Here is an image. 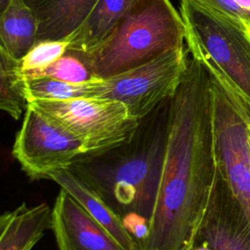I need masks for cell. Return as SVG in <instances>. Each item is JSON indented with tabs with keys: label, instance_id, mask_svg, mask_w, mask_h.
Masks as SVG:
<instances>
[{
	"label": "cell",
	"instance_id": "1",
	"mask_svg": "<svg viewBox=\"0 0 250 250\" xmlns=\"http://www.w3.org/2000/svg\"><path fill=\"white\" fill-rule=\"evenodd\" d=\"M217 177L212 80L188 57L170 98L163 174L142 250H188L205 215Z\"/></svg>",
	"mask_w": 250,
	"mask_h": 250
},
{
	"label": "cell",
	"instance_id": "2",
	"mask_svg": "<svg viewBox=\"0 0 250 250\" xmlns=\"http://www.w3.org/2000/svg\"><path fill=\"white\" fill-rule=\"evenodd\" d=\"M170 98L140 119L128 140L82 154L69 167L121 218L136 212L151 221L163 174Z\"/></svg>",
	"mask_w": 250,
	"mask_h": 250
},
{
	"label": "cell",
	"instance_id": "3",
	"mask_svg": "<svg viewBox=\"0 0 250 250\" xmlns=\"http://www.w3.org/2000/svg\"><path fill=\"white\" fill-rule=\"evenodd\" d=\"M185 41V22L170 0H138L104 41L78 53L97 78L105 79L184 47Z\"/></svg>",
	"mask_w": 250,
	"mask_h": 250
},
{
	"label": "cell",
	"instance_id": "4",
	"mask_svg": "<svg viewBox=\"0 0 250 250\" xmlns=\"http://www.w3.org/2000/svg\"><path fill=\"white\" fill-rule=\"evenodd\" d=\"M188 53L250 115V22L181 0Z\"/></svg>",
	"mask_w": 250,
	"mask_h": 250
},
{
	"label": "cell",
	"instance_id": "5",
	"mask_svg": "<svg viewBox=\"0 0 250 250\" xmlns=\"http://www.w3.org/2000/svg\"><path fill=\"white\" fill-rule=\"evenodd\" d=\"M36 110L76 137L84 154L111 148L128 140L139 126L125 104L102 98L31 101Z\"/></svg>",
	"mask_w": 250,
	"mask_h": 250
},
{
	"label": "cell",
	"instance_id": "6",
	"mask_svg": "<svg viewBox=\"0 0 250 250\" xmlns=\"http://www.w3.org/2000/svg\"><path fill=\"white\" fill-rule=\"evenodd\" d=\"M184 47L103 79L98 98L118 101L127 106L132 116L144 118L175 93L188 60V50Z\"/></svg>",
	"mask_w": 250,
	"mask_h": 250
},
{
	"label": "cell",
	"instance_id": "7",
	"mask_svg": "<svg viewBox=\"0 0 250 250\" xmlns=\"http://www.w3.org/2000/svg\"><path fill=\"white\" fill-rule=\"evenodd\" d=\"M217 172L250 222V141L241 108L211 76Z\"/></svg>",
	"mask_w": 250,
	"mask_h": 250
},
{
	"label": "cell",
	"instance_id": "8",
	"mask_svg": "<svg viewBox=\"0 0 250 250\" xmlns=\"http://www.w3.org/2000/svg\"><path fill=\"white\" fill-rule=\"evenodd\" d=\"M12 154L30 179L40 180L69 169L84 149L76 137L28 104Z\"/></svg>",
	"mask_w": 250,
	"mask_h": 250
},
{
	"label": "cell",
	"instance_id": "9",
	"mask_svg": "<svg viewBox=\"0 0 250 250\" xmlns=\"http://www.w3.org/2000/svg\"><path fill=\"white\" fill-rule=\"evenodd\" d=\"M194 243L213 250H250V222L218 172Z\"/></svg>",
	"mask_w": 250,
	"mask_h": 250
},
{
	"label": "cell",
	"instance_id": "10",
	"mask_svg": "<svg viewBox=\"0 0 250 250\" xmlns=\"http://www.w3.org/2000/svg\"><path fill=\"white\" fill-rule=\"evenodd\" d=\"M59 250H126L64 188L52 209V228Z\"/></svg>",
	"mask_w": 250,
	"mask_h": 250
},
{
	"label": "cell",
	"instance_id": "11",
	"mask_svg": "<svg viewBox=\"0 0 250 250\" xmlns=\"http://www.w3.org/2000/svg\"><path fill=\"white\" fill-rule=\"evenodd\" d=\"M23 1L36 17L37 41H42L70 37L83 24L99 0Z\"/></svg>",
	"mask_w": 250,
	"mask_h": 250
},
{
	"label": "cell",
	"instance_id": "12",
	"mask_svg": "<svg viewBox=\"0 0 250 250\" xmlns=\"http://www.w3.org/2000/svg\"><path fill=\"white\" fill-rule=\"evenodd\" d=\"M52 228V209L47 203L27 206L22 202L0 217V250H31Z\"/></svg>",
	"mask_w": 250,
	"mask_h": 250
},
{
	"label": "cell",
	"instance_id": "13",
	"mask_svg": "<svg viewBox=\"0 0 250 250\" xmlns=\"http://www.w3.org/2000/svg\"><path fill=\"white\" fill-rule=\"evenodd\" d=\"M49 180L56 182L61 188L67 190L126 250H141L139 244L123 227L121 217L71 170L56 171L49 176Z\"/></svg>",
	"mask_w": 250,
	"mask_h": 250
},
{
	"label": "cell",
	"instance_id": "14",
	"mask_svg": "<svg viewBox=\"0 0 250 250\" xmlns=\"http://www.w3.org/2000/svg\"><path fill=\"white\" fill-rule=\"evenodd\" d=\"M138 0H99L83 24L70 36L68 50L88 53L111 33Z\"/></svg>",
	"mask_w": 250,
	"mask_h": 250
},
{
	"label": "cell",
	"instance_id": "15",
	"mask_svg": "<svg viewBox=\"0 0 250 250\" xmlns=\"http://www.w3.org/2000/svg\"><path fill=\"white\" fill-rule=\"evenodd\" d=\"M38 22L23 0H10L1 11L0 48L13 58L21 59L37 41Z\"/></svg>",
	"mask_w": 250,
	"mask_h": 250
},
{
	"label": "cell",
	"instance_id": "16",
	"mask_svg": "<svg viewBox=\"0 0 250 250\" xmlns=\"http://www.w3.org/2000/svg\"><path fill=\"white\" fill-rule=\"evenodd\" d=\"M103 79L84 83H73L49 77H38L25 80L24 90L29 102L65 101L78 98H98Z\"/></svg>",
	"mask_w": 250,
	"mask_h": 250
},
{
	"label": "cell",
	"instance_id": "17",
	"mask_svg": "<svg viewBox=\"0 0 250 250\" xmlns=\"http://www.w3.org/2000/svg\"><path fill=\"white\" fill-rule=\"evenodd\" d=\"M19 60L0 48V107L15 120L21 118L28 105Z\"/></svg>",
	"mask_w": 250,
	"mask_h": 250
},
{
	"label": "cell",
	"instance_id": "18",
	"mask_svg": "<svg viewBox=\"0 0 250 250\" xmlns=\"http://www.w3.org/2000/svg\"><path fill=\"white\" fill-rule=\"evenodd\" d=\"M21 76L24 80L49 77L73 83H84L100 79L92 73L80 54L71 50H68L63 56L51 64Z\"/></svg>",
	"mask_w": 250,
	"mask_h": 250
},
{
	"label": "cell",
	"instance_id": "19",
	"mask_svg": "<svg viewBox=\"0 0 250 250\" xmlns=\"http://www.w3.org/2000/svg\"><path fill=\"white\" fill-rule=\"evenodd\" d=\"M69 48V39L37 41L33 47L19 60L21 75L39 70L63 56Z\"/></svg>",
	"mask_w": 250,
	"mask_h": 250
},
{
	"label": "cell",
	"instance_id": "20",
	"mask_svg": "<svg viewBox=\"0 0 250 250\" xmlns=\"http://www.w3.org/2000/svg\"><path fill=\"white\" fill-rule=\"evenodd\" d=\"M121 220L125 229L136 240L142 250L149 236L150 221L136 212H129L125 214Z\"/></svg>",
	"mask_w": 250,
	"mask_h": 250
},
{
	"label": "cell",
	"instance_id": "21",
	"mask_svg": "<svg viewBox=\"0 0 250 250\" xmlns=\"http://www.w3.org/2000/svg\"><path fill=\"white\" fill-rule=\"evenodd\" d=\"M218 12L250 22V15L240 9L233 0H193Z\"/></svg>",
	"mask_w": 250,
	"mask_h": 250
},
{
	"label": "cell",
	"instance_id": "22",
	"mask_svg": "<svg viewBox=\"0 0 250 250\" xmlns=\"http://www.w3.org/2000/svg\"><path fill=\"white\" fill-rule=\"evenodd\" d=\"M237 6L250 15V0H233Z\"/></svg>",
	"mask_w": 250,
	"mask_h": 250
},
{
	"label": "cell",
	"instance_id": "23",
	"mask_svg": "<svg viewBox=\"0 0 250 250\" xmlns=\"http://www.w3.org/2000/svg\"><path fill=\"white\" fill-rule=\"evenodd\" d=\"M9 2H10V0H0V9H1V11L8 5Z\"/></svg>",
	"mask_w": 250,
	"mask_h": 250
},
{
	"label": "cell",
	"instance_id": "24",
	"mask_svg": "<svg viewBox=\"0 0 250 250\" xmlns=\"http://www.w3.org/2000/svg\"><path fill=\"white\" fill-rule=\"evenodd\" d=\"M242 110V109H241ZM243 112V111H242ZM243 114H244V116H245V118H246V120H247V125H248V130H249V134H250V115H248V114H245L244 112H243Z\"/></svg>",
	"mask_w": 250,
	"mask_h": 250
}]
</instances>
